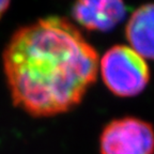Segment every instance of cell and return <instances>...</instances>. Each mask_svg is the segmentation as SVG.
Wrapping results in <instances>:
<instances>
[{"label": "cell", "instance_id": "6da1fadb", "mask_svg": "<svg viewBox=\"0 0 154 154\" xmlns=\"http://www.w3.org/2000/svg\"><path fill=\"white\" fill-rule=\"evenodd\" d=\"M13 103L34 117L71 110L99 74V55L63 17L41 18L16 30L2 55Z\"/></svg>", "mask_w": 154, "mask_h": 154}, {"label": "cell", "instance_id": "7a4b0ae2", "mask_svg": "<svg viewBox=\"0 0 154 154\" xmlns=\"http://www.w3.org/2000/svg\"><path fill=\"white\" fill-rule=\"evenodd\" d=\"M99 71L112 94L131 97L141 93L150 80L147 60L128 45H115L104 54Z\"/></svg>", "mask_w": 154, "mask_h": 154}, {"label": "cell", "instance_id": "3957f363", "mask_svg": "<svg viewBox=\"0 0 154 154\" xmlns=\"http://www.w3.org/2000/svg\"><path fill=\"white\" fill-rule=\"evenodd\" d=\"M101 154H154V128L135 117L111 120L100 137Z\"/></svg>", "mask_w": 154, "mask_h": 154}, {"label": "cell", "instance_id": "277c9868", "mask_svg": "<svg viewBox=\"0 0 154 154\" xmlns=\"http://www.w3.org/2000/svg\"><path fill=\"white\" fill-rule=\"evenodd\" d=\"M72 15L88 30L109 31L126 15V7L119 0H82L74 5Z\"/></svg>", "mask_w": 154, "mask_h": 154}, {"label": "cell", "instance_id": "5b68a950", "mask_svg": "<svg viewBox=\"0 0 154 154\" xmlns=\"http://www.w3.org/2000/svg\"><path fill=\"white\" fill-rule=\"evenodd\" d=\"M128 46L146 60H154V3L137 8L125 27Z\"/></svg>", "mask_w": 154, "mask_h": 154}, {"label": "cell", "instance_id": "8992f818", "mask_svg": "<svg viewBox=\"0 0 154 154\" xmlns=\"http://www.w3.org/2000/svg\"><path fill=\"white\" fill-rule=\"evenodd\" d=\"M10 7V1H5V0H0V18L2 17L5 12Z\"/></svg>", "mask_w": 154, "mask_h": 154}]
</instances>
